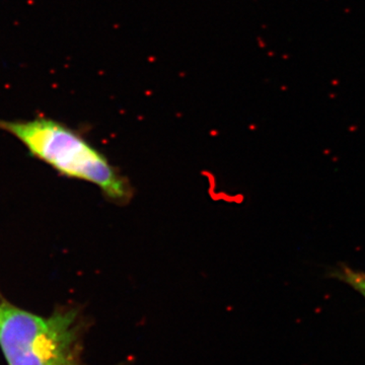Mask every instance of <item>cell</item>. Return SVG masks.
<instances>
[{
  "label": "cell",
  "mask_w": 365,
  "mask_h": 365,
  "mask_svg": "<svg viewBox=\"0 0 365 365\" xmlns=\"http://www.w3.org/2000/svg\"><path fill=\"white\" fill-rule=\"evenodd\" d=\"M0 130L20 141L31 157L61 176L96 185L117 202L130 199L128 182L78 132L51 118L0 119Z\"/></svg>",
  "instance_id": "cell-1"
},
{
  "label": "cell",
  "mask_w": 365,
  "mask_h": 365,
  "mask_svg": "<svg viewBox=\"0 0 365 365\" xmlns=\"http://www.w3.org/2000/svg\"><path fill=\"white\" fill-rule=\"evenodd\" d=\"M73 309L38 316L7 302L0 304V348L9 365H78Z\"/></svg>",
  "instance_id": "cell-2"
},
{
  "label": "cell",
  "mask_w": 365,
  "mask_h": 365,
  "mask_svg": "<svg viewBox=\"0 0 365 365\" xmlns=\"http://www.w3.org/2000/svg\"><path fill=\"white\" fill-rule=\"evenodd\" d=\"M330 276L349 285L365 299V272L364 271L354 270L345 264H340L331 270Z\"/></svg>",
  "instance_id": "cell-3"
}]
</instances>
